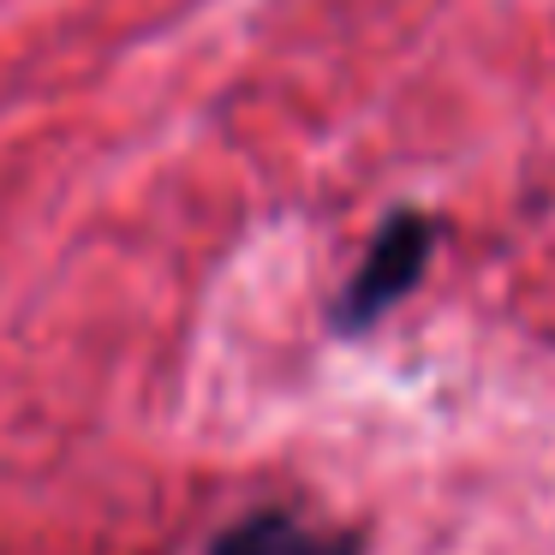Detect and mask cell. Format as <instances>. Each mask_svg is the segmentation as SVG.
Wrapping results in <instances>:
<instances>
[{
	"label": "cell",
	"instance_id": "obj_1",
	"mask_svg": "<svg viewBox=\"0 0 555 555\" xmlns=\"http://www.w3.org/2000/svg\"><path fill=\"white\" fill-rule=\"evenodd\" d=\"M436 257V221L424 209H395V216L376 228V240L364 245V263L352 269V281L335 299V328L340 335H364L376 328L412 287L424 281Z\"/></svg>",
	"mask_w": 555,
	"mask_h": 555
},
{
	"label": "cell",
	"instance_id": "obj_2",
	"mask_svg": "<svg viewBox=\"0 0 555 555\" xmlns=\"http://www.w3.org/2000/svg\"><path fill=\"white\" fill-rule=\"evenodd\" d=\"M209 555H364V538L340 526H311L287 507H257V514L233 519L209 543Z\"/></svg>",
	"mask_w": 555,
	"mask_h": 555
}]
</instances>
